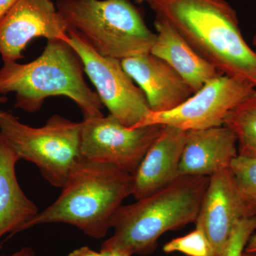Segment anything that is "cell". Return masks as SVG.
<instances>
[{"label": "cell", "mask_w": 256, "mask_h": 256, "mask_svg": "<svg viewBox=\"0 0 256 256\" xmlns=\"http://www.w3.org/2000/svg\"><path fill=\"white\" fill-rule=\"evenodd\" d=\"M255 90L248 82L222 74L172 110L151 112L136 128L160 124L188 131L220 127L224 126L228 114Z\"/></svg>", "instance_id": "obj_9"}, {"label": "cell", "mask_w": 256, "mask_h": 256, "mask_svg": "<svg viewBox=\"0 0 256 256\" xmlns=\"http://www.w3.org/2000/svg\"><path fill=\"white\" fill-rule=\"evenodd\" d=\"M238 140L225 126L186 131L178 166L180 176H212L230 168L238 156Z\"/></svg>", "instance_id": "obj_14"}, {"label": "cell", "mask_w": 256, "mask_h": 256, "mask_svg": "<svg viewBox=\"0 0 256 256\" xmlns=\"http://www.w3.org/2000/svg\"><path fill=\"white\" fill-rule=\"evenodd\" d=\"M163 252L166 254L182 252L188 256H216L206 234L197 226L194 230L186 235L164 244Z\"/></svg>", "instance_id": "obj_18"}, {"label": "cell", "mask_w": 256, "mask_h": 256, "mask_svg": "<svg viewBox=\"0 0 256 256\" xmlns=\"http://www.w3.org/2000/svg\"><path fill=\"white\" fill-rule=\"evenodd\" d=\"M256 230V216L242 218L234 227L222 256H242Z\"/></svg>", "instance_id": "obj_20"}, {"label": "cell", "mask_w": 256, "mask_h": 256, "mask_svg": "<svg viewBox=\"0 0 256 256\" xmlns=\"http://www.w3.org/2000/svg\"><path fill=\"white\" fill-rule=\"evenodd\" d=\"M80 122L54 114L44 126L34 128L20 122L14 114L0 110V133L20 160L36 165L42 176L62 188L82 160Z\"/></svg>", "instance_id": "obj_6"}, {"label": "cell", "mask_w": 256, "mask_h": 256, "mask_svg": "<svg viewBox=\"0 0 256 256\" xmlns=\"http://www.w3.org/2000/svg\"><path fill=\"white\" fill-rule=\"evenodd\" d=\"M242 256H256V254H248V252H244Z\"/></svg>", "instance_id": "obj_27"}, {"label": "cell", "mask_w": 256, "mask_h": 256, "mask_svg": "<svg viewBox=\"0 0 256 256\" xmlns=\"http://www.w3.org/2000/svg\"><path fill=\"white\" fill-rule=\"evenodd\" d=\"M220 74L256 88V52L242 36L236 12L225 0H146Z\"/></svg>", "instance_id": "obj_1"}, {"label": "cell", "mask_w": 256, "mask_h": 256, "mask_svg": "<svg viewBox=\"0 0 256 256\" xmlns=\"http://www.w3.org/2000/svg\"><path fill=\"white\" fill-rule=\"evenodd\" d=\"M156 42L152 54L164 60L198 92L206 82L222 75L210 62L194 50L188 42L164 18L156 16Z\"/></svg>", "instance_id": "obj_15"}, {"label": "cell", "mask_w": 256, "mask_h": 256, "mask_svg": "<svg viewBox=\"0 0 256 256\" xmlns=\"http://www.w3.org/2000/svg\"><path fill=\"white\" fill-rule=\"evenodd\" d=\"M208 176H180L166 188L122 205L114 216V234L102 252L129 256L152 254L162 235L195 223L208 182Z\"/></svg>", "instance_id": "obj_2"}, {"label": "cell", "mask_w": 256, "mask_h": 256, "mask_svg": "<svg viewBox=\"0 0 256 256\" xmlns=\"http://www.w3.org/2000/svg\"><path fill=\"white\" fill-rule=\"evenodd\" d=\"M138 4H140V3L144 2H146V0H134Z\"/></svg>", "instance_id": "obj_28"}, {"label": "cell", "mask_w": 256, "mask_h": 256, "mask_svg": "<svg viewBox=\"0 0 256 256\" xmlns=\"http://www.w3.org/2000/svg\"><path fill=\"white\" fill-rule=\"evenodd\" d=\"M67 256H109L108 252H96L88 246H82L79 248L75 249L70 252Z\"/></svg>", "instance_id": "obj_21"}, {"label": "cell", "mask_w": 256, "mask_h": 256, "mask_svg": "<svg viewBox=\"0 0 256 256\" xmlns=\"http://www.w3.org/2000/svg\"><path fill=\"white\" fill-rule=\"evenodd\" d=\"M252 44H254V46L256 47V34L255 36L254 37V41H252Z\"/></svg>", "instance_id": "obj_29"}, {"label": "cell", "mask_w": 256, "mask_h": 256, "mask_svg": "<svg viewBox=\"0 0 256 256\" xmlns=\"http://www.w3.org/2000/svg\"><path fill=\"white\" fill-rule=\"evenodd\" d=\"M120 62L124 72L144 92L152 112L172 110L194 94L172 67L151 53Z\"/></svg>", "instance_id": "obj_12"}, {"label": "cell", "mask_w": 256, "mask_h": 256, "mask_svg": "<svg viewBox=\"0 0 256 256\" xmlns=\"http://www.w3.org/2000/svg\"><path fill=\"white\" fill-rule=\"evenodd\" d=\"M230 168L242 196L256 208V158L238 154Z\"/></svg>", "instance_id": "obj_19"}, {"label": "cell", "mask_w": 256, "mask_h": 256, "mask_svg": "<svg viewBox=\"0 0 256 256\" xmlns=\"http://www.w3.org/2000/svg\"><path fill=\"white\" fill-rule=\"evenodd\" d=\"M73 28L100 55L120 60L150 53L156 34L130 0H57Z\"/></svg>", "instance_id": "obj_5"}, {"label": "cell", "mask_w": 256, "mask_h": 256, "mask_svg": "<svg viewBox=\"0 0 256 256\" xmlns=\"http://www.w3.org/2000/svg\"><path fill=\"white\" fill-rule=\"evenodd\" d=\"M108 254L109 256H129L128 255H126V254H120V252H108Z\"/></svg>", "instance_id": "obj_25"}, {"label": "cell", "mask_w": 256, "mask_h": 256, "mask_svg": "<svg viewBox=\"0 0 256 256\" xmlns=\"http://www.w3.org/2000/svg\"><path fill=\"white\" fill-rule=\"evenodd\" d=\"M68 36L67 42L80 56L102 105L126 127H137L152 111L144 92L124 72L120 60L98 53L73 28H68Z\"/></svg>", "instance_id": "obj_7"}, {"label": "cell", "mask_w": 256, "mask_h": 256, "mask_svg": "<svg viewBox=\"0 0 256 256\" xmlns=\"http://www.w3.org/2000/svg\"><path fill=\"white\" fill-rule=\"evenodd\" d=\"M68 28L52 0H18L0 20V55L4 62H18L34 38L68 41Z\"/></svg>", "instance_id": "obj_10"}, {"label": "cell", "mask_w": 256, "mask_h": 256, "mask_svg": "<svg viewBox=\"0 0 256 256\" xmlns=\"http://www.w3.org/2000/svg\"><path fill=\"white\" fill-rule=\"evenodd\" d=\"M20 158L0 133V239L26 230L37 214L36 205L22 190L16 178Z\"/></svg>", "instance_id": "obj_16"}, {"label": "cell", "mask_w": 256, "mask_h": 256, "mask_svg": "<svg viewBox=\"0 0 256 256\" xmlns=\"http://www.w3.org/2000/svg\"><path fill=\"white\" fill-rule=\"evenodd\" d=\"M133 176L111 165L82 160L60 196L28 224L26 229L48 224H66L96 239L105 237L114 216L132 195Z\"/></svg>", "instance_id": "obj_4"}, {"label": "cell", "mask_w": 256, "mask_h": 256, "mask_svg": "<svg viewBox=\"0 0 256 256\" xmlns=\"http://www.w3.org/2000/svg\"><path fill=\"white\" fill-rule=\"evenodd\" d=\"M8 256H36L34 250L32 248L25 246L22 248L20 250L14 252V254H11Z\"/></svg>", "instance_id": "obj_23"}, {"label": "cell", "mask_w": 256, "mask_h": 256, "mask_svg": "<svg viewBox=\"0 0 256 256\" xmlns=\"http://www.w3.org/2000/svg\"><path fill=\"white\" fill-rule=\"evenodd\" d=\"M224 126L236 136L238 156L256 158V90L228 114Z\"/></svg>", "instance_id": "obj_17"}, {"label": "cell", "mask_w": 256, "mask_h": 256, "mask_svg": "<svg viewBox=\"0 0 256 256\" xmlns=\"http://www.w3.org/2000/svg\"><path fill=\"white\" fill-rule=\"evenodd\" d=\"M8 100V98L5 96H0V105L2 104H4L6 101Z\"/></svg>", "instance_id": "obj_26"}, {"label": "cell", "mask_w": 256, "mask_h": 256, "mask_svg": "<svg viewBox=\"0 0 256 256\" xmlns=\"http://www.w3.org/2000/svg\"><path fill=\"white\" fill-rule=\"evenodd\" d=\"M244 252L248 254H256V234L254 235L252 234V236L249 239Z\"/></svg>", "instance_id": "obj_24"}, {"label": "cell", "mask_w": 256, "mask_h": 256, "mask_svg": "<svg viewBox=\"0 0 256 256\" xmlns=\"http://www.w3.org/2000/svg\"><path fill=\"white\" fill-rule=\"evenodd\" d=\"M82 60L64 40H50L36 60L28 64L4 62L0 68V94H15L14 107L35 114L53 96L69 98L84 119L104 116L98 96L84 79Z\"/></svg>", "instance_id": "obj_3"}, {"label": "cell", "mask_w": 256, "mask_h": 256, "mask_svg": "<svg viewBox=\"0 0 256 256\" xmlns=\"http://www.w3.org/2000/svg\"><path fill=\"white\" fill-rule=\"evenodd\" d=\"M186 131L163 126L133 176L132 195L140 200L174 182L180 176L178 166Z\"/></svg>", "instance_id": "obj_13"}, {"label": "cell", "mask_w": 256, "mask_h": 256, "mask_svg": "<svg viewBox=\"0 0 256 256\" xmlns=\"http://www.w3.org/2000/svg\"><path fill=\"white\" fill-rule=\"evenodd\" d=\"M254 216L256 207L246 201L227 168L210 176L195 224L206 234L215 256H222L236 224Z\"/></svg>", "instance_id": "obj_11"}, {"label": "cell", "mask_w": 256, "mask_h": 256, "mask_svg": "<svg viewBox=\"0 0 256 256\" xmlns=\"http://www.w3.org/2000/svg\"><path fill=\"white\" fill-rule=\"evenodd\" d=\"M80 154L82 160L114 166L134 174L163 126L126 127L112 114L82 120Z\"/></svg>", "instance_id": "obj_8"}, {"label": "cell", "mask_w": 256, "mask_h": 256, "mask_svg": "<svg viewBox=\"0 0 256 256\" xmlns=\"http://www.w3.org/2000/svg\"><path fill=\"white\" fill-rule=\"evenodd\" d=\"M18 0H0V20Z\"/></svg>", "instance_id": "obj_22"}]
</instances>
